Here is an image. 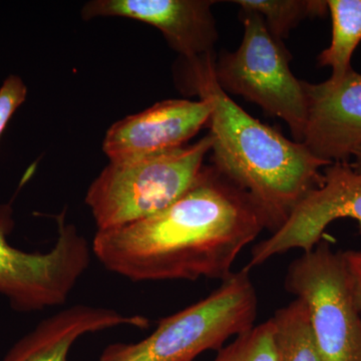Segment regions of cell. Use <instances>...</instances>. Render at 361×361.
<instances>
[{"mask_svg": "<svg viewBox=\"0 0 361 361\" xmlns=\"http://www.w3.org/2000/svg\"><path fill=\"white\" fill-rule=\"evenodd\" d=\"M268 229L264 214L214 166L160 212L97 230L92 253L111 272L134 282L225 280L239 254Z\"/></svg>", "mask_w": 361, "mask_h": 361, "instance_id": "1", "label": "cell"}, {"mask_svg": "<svg viewBox=\"0 0 361 361\" xmlns=\"http://www.w3.org/2000/svg\"><path fill=\"white\" fill-rule=\"evenodd\" d=\"M187 63L193 92L212 106L208 126L214 167L249 194L264 214L268 229L276 231L322 184V169L331 164L235 103L216 80L212 54Z\"/></svg>", "mask_w": 361, "mask_h": 361, "instance_id": "2", "label": "cell"}, {"mask_svg": "<svg viewBox=\"0 0 361 361\" xmlns=\"http://www.w3.org/2000/svg\"><path fill=\"white\" fill-rule=\"evenodd\" d=\"M210 151L209 134L172 151L110 161L85 196L97 230L132 224L167 208L194 186Z\"/></svg>", "mask_w": 361, "mask_h": 361, "instance_id": "3", "label": "cell"}, {"mask_svg": "<svg viewBox=\"0 0 361 361\" xmlns=\"http://www.w3.org/2000/svg\"><path fill=\"white\" fill-rule=\"evenodd\" d=\"M257 313L255 286L243 268L205 299L161 319L142 341L111 344L99 361H193L253 329Z\"/></svg>", "mask_w": 361, "mask_h": 361, "instance_id": "4", "label": "cell"}, {"mask_svg": "<svg viewBox=\"0 0 361 361\" xmlns=\"http://www.w3.org/2000/svg\"><path fill=\"white\" fill-rule=\"evenodd\" d=\"M243 39L235 51H224L214 61V73L228 94L243 97L265 113L281 118L296 142L303 139L306 99L303 82L293 75L290 54L275 39L257 13L240 11Z\"/></svg>", "mask_w": 361, "mask_h": 361, "instance_id": "5", "label": "cell"}, {"mask_svg": "<svg viewBox=\"0 0 361 361\" xmlns=\"http://www.w3.org/2000/svg\"><path fill=\"white\" fill-rule=\"evenodd\" d=\"M56 221L58 238L51 250L25 252L8 243L13 208L0 205V295L14 310L35 312L63 305L89 268L92 246L66 222L65 214Z\"/></svg>", "mask_w": 361, "mask_h": 361, "instance_id": "6", "label": "cell"}, {"mask_svg": "<svg viewBox=\"0 0 361 361\" xmlns=\"http://www.w3.org/2000/svg\"><path fill=\"white\" fill-rule=\"evenodd\" d=\"M285 286L305 304L322 361H361V315L341 253L327 244L304 252Z\"/></svg>", "mask_w": 361, "mask_h": 361, "instance_id": "7", "label": "cell"}, {"mask_svg": "<svg viewBox=\"0 0 361 361\" xmlns=\"http://www.w3.org/2000/svg\"><path fill=\"white\" fill-rule=\"evenodd\" d=\"M322 184L303 199L288 219L267 239L252 249V268L291 250L310 252L319 243L327 226L341 218H350L361 233V172L348 161L327 166Z\"/></svg>", "mask_w": 361, "mask_h": 361, "instance_id": "8", "label": "cell"}, {"mask_svg": "<svg viewBox=\"0 0 361 361\" xmlns=\"http://www.w3.org/2000/svg\"><path fill=\"white\" fill-rule=\"evenodd\" d=\"M306 122L302 144L329 164L345 163L361 152V73L341 80L303 82Z\"/></svg>", "mask_w": 361, "mask_h": 361, "instance_id": "9", "label": "cell"}, {"mask_svg": "<svg viewBox=\"0 0 361 361\" xmlns=\"http://www.w3.org/2000/svg\"><path fill=\"white\" fill-rule=\"evenodd\" d=\"M211 0H94L82 8L85 20L120 16L158 28L187 61L212 54L218 30Z\"/></svg>", "mask_w": 361, "mask_h": 361, "instance_id": "10", "label": "cell"}, {"mask_svg": "<svg viewBox=\"0 0 361 361\" xmlns=\"http://www.w3.org/2000/svg\"><path fill=\"white\" fill-rule=\"evenodd\" d=\"M212 106L205 99H166L127 116L109 129L103 149L110 161L164 153L186 146L208 125Z\"/></svg>", "mask_w": 361, "mask_h": 361, "instance_id": "11", "label": "cell"}, {"mask_svg": "<svg viewBox=\"0 0 361 361\" xmlns=\"http://www.w3.org/2000/svg\"><path fill=\"white\" fill-rule=\"evenodd\" d=\"M146 317L126 315L111 308L75 305L42 320L7 353L2 361H68V353L80 337L94 332L148 326Z\"/></svg>", "mask_w": 361, "mask_h": 361, "instance_id": "12", "label": "cell"}, {"mask_svg": "<svg viewBox=\"0 0 361 361\" xmlns=\"http://www.w3.org/2000/svg\"><path fill=\"white\" fill-rule=\"evenodd\" d=\"M332 37L329 47L318 56L320 66L331 68L330 80H341L353 70L351 59L361 42V0H329Z\"/></svg>", "mask_w": 361, "mask_h": 361, "instance_id": "13", "label": "cell"}, {"mask_svg": "<svg viewBox=\"0 0 361 361\" xmlns=\"http://www.w3.org/2000/svg\"><path fill=\"white\" fill-rule=\"evenodd\" d=\"M275 327L278 361H322L305 304L295 298L271 317Z\"/></svg>", "mask_w": 361, "mask_h": 361, "instance_id": "14", "label": "cell"}, {"mask_svg": "<svg viewBox=\"0 0 361 361\" xmlns=\"http://www.w3.org/2000/svg\"><path fill=\"white\" fill-rule=\"evenodd\" d=\"M233 4L257 13L271 35L282 42L301 21L329 13L327 2L320 0H237Z\"/></svg>", "mask_w": 361, "mask_h": 361, "instance_id": "15", "label": "cell"}, {"mask_svg": "<svg viewBox=\"0 0 361 361\" xmlns=\"http://www.w3.org/2000/svg\"><path fill=\"white\" fill-rule=\"evenodd\" d=\"M213 361H278L272 319L237 336L232 343L220 349Z\"/></svg>", "mask_w": 361, "mask_h": 361, "instance_id": "16", "label": "cell"}, {"mask_svg": "<svg viewBox=\"0 0 361 361\" xmlns=\"http://www.w3.org/2000/svg\"><path fill=\"white\" fill-rule=\"evenodd\" d=\"M27 87L23 78L11 75L0 87V139L16 111L25 103Z\"/></svg>", "mask_w": 361, "mask_h": 361, "instance_id": "17", "label": "cell"}, {"mask_svg": "<svg viewBox=\"0 0 361 361\" xmlns=\"http://www.w3.org/2000/svg\"><path fill=\"white\" fill-rule=\"evenodd\" d=\"M341 255L348 272L353 298L361 315V250L342 252Z\"/></svg>", "mask_w": 361, "mask_h": 361, "instance_id": "18", "label": "cell"}, {"mask_svg": "<svg viewBox=\"0 0 361 361\" xmlns=\"http://www.w3.org/2000/svg\"><path fill=\"white\" fill-rule=\"evenodd\" d=\"M355 158V163L353 164V168H355L356 171H358V172H361V152L360 154H357Z\"/></svg>", "mask_w": 361, "mask_h": 361, "instance_id": "19", "label": "cell"}]
</instances>
